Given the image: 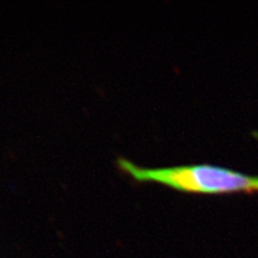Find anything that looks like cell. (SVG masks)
Returning <instances> with one entry per match:
<instances>
[{
  "label": "cell",
  "mask_w": 258,
  "mask_h": 258,
  "mask_svg": "<svg viewBox=\"0 0 258 258\" xmlns=\"http://www.w3.org/2000/svg\"><path fill=\"white\" fill-rule=\"evenodd\" d=\"M118 166L139 182L152 181L186 192H258V176L248 175L224 166L202 164L146 168L122 157L118 158Z\"/></svg>",
  "instance_id": "6da1fadb"
}]
</instances>
